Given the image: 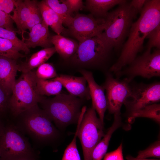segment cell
I'll return each instance as SVG.
<instances>
[{"instance_id":"obj_13","label":"cell","mask_w":160,"mask_h":160,"mask_svg":"<svg viewBox=\"0 0 160 160\" xmlns=\"http://www.w3.org/2000/svg\"><path fill=\"white\" fill-rule=\"evenodd\" d=\"M79 72L87 81L92 100V107L97 112L99 118L104 124L105 113L107 109L105 90L102 86L96 82L91 72L84 69H80Z\"/></svg>"},{"instance_id":"obj_33","label":"cell","mask_w":160,"mask_h":160,"mask_svg":"<svg viewBox=\"0 0 160 160\" xmlns=\"http://www.w3.org/2000/svg\"><path fill=\"white\" fill-rule=\"evenodd\" d=\"M10 95L0 85V118L4 117L9 111V101Z\"/></svg>"},{"instance_id":"obj_26","label":"cell","mask_w":160,"mask_h":160,"mask_svg":"<svg viewBox=\"0 0 160 160\" xmlns=\"http://www.w3.org/2000/svg\"><path fill=\"white\" fill-rule=\"evenodd\" d=\"M0 56L17 60L25 56L20 52L17 49L9 40L0 37Z\"/></svg>"},{"instance_id":"obj_15","label":"cell","mask_w":160,"mask_h":160,"mask_svg":"<svg viewBox=\"0 0 160 160\" xmlns=\"http://www.w3.org/2000/svg\"><path fill=\"white\" fill-rule=\"evenodd\" d=\"M18 68L16 60L0 56V85L10 96L16 80Z\"/></svg>"},{"instance_id":"obj_12","label":"cell","mask_w":160,"mask_h":160,"mask_svg":"<svg viewBox=\"0 0 160 160\" xmlns=\"http://www.w3.org/2000/svg\"><path fill=\"white\" fill-rule=\"evenodd\" d=\"M105 23V19L96 18L91 14H77L68 28L71 34L80 43L103 33Z\"/></svg>"},{"instance_id":"obj_18","label":"cell","mask_w":160,"mask_h":160,"mask_svg":"<svg viewBox=\"0 0 160 160\" xmlns=\"http://www.w3.org/2000/svg\"><path fill=\"white\" fill-rule=\"evenodd\" d=\"M56 52L54 47L45 48L33 53L24 62L18 64V71L26 73L45 63Z\"/></svg>"},{"instance_id":"obj_23","label":"cell","mask_w":160,"mask_h":160,"mask_svg":"<svg viewBox=\"0 0 160 160\" xmlns=\"http://www.w3.org/2000/svg\"><path fill=\"white\" fill-rule=\"evenodd\" d=\"M36 88L41 95H56L61 93L63 86L59 81L53 79L43 80L36 78Z\"/></svg>"},{"instance_id":"obj_19","label":"cell","mask_w":160,"mask_h":160,"mask_svg":"<svg viewBox=\"0 0 160 160\" xmlns=\"http://www.w3.org/2000/svg\"><path fill=\"white\" fill-rule=\"evenodd\" d=\"M127 1L125 0H87L86 1L85 7L95 17L105 19L110 9Z\"/></svg>"},{"instance_id":"obj_6","label":"cell","mask_w":160,"mask_h":160,"mask_svg":"<svg viewBox=\"0 0 160 160\" xmlns=\"http://www.w3.org/2000/svg\"><path fill=\"white\" fill-rule=\"evenodd\" d=\"M113 47L102 33L79 43L76 53L70 58L73 64L89 68L103 69Z\"/></svg>"},{"instance_id":"obj_10","label":"cell","mask_w":160,"mask_h":160,"mask_svg":"<svg viewBox=\"0 0 160 160\" xmlns=\"http://www.w3.org/2000/svg\"><path fill=\"white\" fill-rule=\"evenodd\" d=\"M130 83L127 78H115L110 72H106L102 86L106 92L107 109L110 113L120 115L122 106L130 95Z\"/></svg>"},{"instance_id":"obj_32","label":"cell","mask_w":160,"mask_h":160,"mask_svg":"<svg viewBox=\"0 0 160 160\" xmlns=\"http://www.w3.org/2000/svg\"><path fill=\"white\" fill-rule=\"evenodd\" d=\"M148 39L147 49L151 50L153 47L160 49V24L152 30L147 35Z\"/></svg>"},{"instance_id":"obj_36","label":"cell","mask_w":160,"mask_h":160,"mask_svg":"<svg viewBox=\"0 0 160 160\" xmlns=\"http://www.w3.org/2000/svg\"><path fill=\"white\" fill-rule=\"evenodd\" d=\"M16 0H0V10L8 14L13 12L15 7Z\"/></svg>"},{"instance_id":"obj_40","label":"cell","mask_w":160,"mask_h":160,"mask_svg":"<svg viewBox=\"0 0 160 160\" xmlns=\"http://www.w3.org/2000/svg\"><path fill=\"white\" fill-rule=\"evenodd\" d=\"M126 158L127 160H160V159H140L137 158H135L131 155H128L127 156Z\"/></svg>"},{"instance_id":"obj_31","label":"cell","mask_w":160,"mask_h":160,"mask_svg":"<svg viewBox=\"0 0 160 160\" xmlns=\"http://www.w3.org/2000/svg\"><path fill=\"white\" fill-rule=\"evenodd\" d=\"M153 157L160 158V141L159 140L155 142L147 148L140 151L138 153L136 158L140 159H146Z\"/></svg>"},{"instance_id":"obj_2","label":"cell","mask_w":160,"mask_h":160,"mask_svg":"<svg viewBox=\"0 0 160 160\" xmlns=\"http://www.w3.org/2000/svg\"><path fill=\"white\" fill-rule=\"evenodd\" d=\"M12 121L36 145H51L60 136L58 130L38 104L21 113Z\"/></svg>"},{"instance_id":"obj_7","label":"cell","mask_w":160,"mask_h":160,"mask_svg":"<svg viewBox=\"0 0 160 160\" xmlns=\"http://www.w3.org/2000/svg\"><path fill=\"white\" fill-rule=\"evenodd\" d=\"M35 71L22 73L16 80L9 101V111L14 119L46 98L38 93Z\"/></svg>"},{"instance_id":"obj_20","label":"cell","mask_w":160,"mask_h":160,"mask_svg":"<svg viewBox=\"0 0 160 160\" xmlns=\"http://www.w3.org/2000/svg\"><path fill=\"white\" fill-rule=\"evenodd\" d=\"M51 41L57 52L62 58H71L76 52L79 44L75 40L56 34L51 36Z\"/></svg>"},{"instance_id":"obj_41","label":"cell","mask_w":160,"mask_h":160,"mask_svg":"<svg viewBox=\"0 0 160 160\" xmlns=\"http://www.w3.org/2000/svg\"><path fill=\"white\" fill-rule=\"evenodd\" d=\"M36 160H39V159H36Z\"/></svg>"},{"instance_id":"obj_25","label":"cell","mask_w":160,"mask_h":160,"mask_svg":"<svg viewBox=\"0 0 160 160\" xmlns=\"http://www.w3.org/2000/svg\"><path fill=\"white\" fill-rule=\"evenodd\" d=\"M129 118L137 117L150 118L159 124L160 123V104L155 103L147 105L129 113Z\"/></svg>"},{"instance_id":"obj_9","label":"cell","mask_w":160,"mask_h":160,"mask_svg":"<svg viewBox=\"0 0 160 160\" xmlns=\"http://www.w3.org/2000/svg\"><path fill=\"white\" fill-rule=\"evenodd\" d=\"M127 68L116 73L117 78L125 76L130 82L137 76L150 79L160 76V50L147 49L136 57Z\"/></svg>"},{"instance_id":"obj_11","label":"cell","mask_w":160,"mask_h":160,"mask_svg":"<svg viewBox=\"0 0 160 160\" xmlns=\"http://www.w3.org/2000/svg\"><path fill=\"white\" fill-rule=\"evenodd\" d=\"M131 92L124 104L130 113L160 101V82L131 84Z\"/></svg>"},{"instance_id":"obj_24","label":"cell","mask_w":160,"mask_h":160,"mask_svg":"<svg viewBox=\"0 0 160 160\" xmlns=\"http://www.w3.org/2000/svg\"><path fill=\"white\" fill-rule=\"evenodd\" d=\"M47 4L58 15L63 24L68 28L73 17L71 14L65 0H45Z\"/></svg>"},{"instance_id":"obj_39","label":"cell","mask_w":160,"mask_h":160,"mask_svg":"<svg viewBox=\"0 0 160 160\" xmlns=\"http://www.w3.org/2000/svg\"><path fill=\"white\" fill-rule=\"evenodd\" d=\"M6 122L2 119L0 118V136L3 133L5 127Z\"/></svg>"},{"instance_id":"obj_35","label":"cell","mask_w":160,"mask_h":160,"mask_svg":"<svg viewBox=\"0 0 160 160\" xmlns=\"http://www.w3.org/2000/svg\"><path fill=\"white\" fill-rule=\"evenodd\" d=\"M103 160H124L122 144L121 143L116 150L106 153Z\"/></svg>"},{"instance_id":"obj_4","label":"cell","mask_w":160,"mask_h":160,"mask_svg":"<svg viewBox=\"0 0 160 160\" xmlns=\"http://www.w3.org/2000/svg\"><path fill=\"white\" fill-rule=\"evenodd\" d=\"M39 152L33 147L29 138L7 120L0 136V160H36Z\"/></svg>"},{"instance_id":"obj_1","label":"cell","mask_w":160,"mask_h":160,"mask_svg":"<svg viewBox=\"0 0 160 160\" xmlns=\"http://www.w3.org/2000/svg\"><path fill=\"white\" fill-rule=\"evenodd\" d=\"M140 13L138 19L132 25L119 58L110 68V72L116 73L121 71L142 51L147 35L160 24V0H147Z\"/></svg>"},{"instance_id":"obj_14","label":"cell","mask_w":160,"mask_h":160,"mask_svg":"<svg viewBox=\"0 0 160 160\" xmlns=\"http://www.w3.org/2000/svg\"><path fill=\"white\" fill-rule=\"evenodd\" d=\"M54 79L60 82L67 90L69 94L81 99H91L87 81L83 76H76L61 74Z\"/></svg>"},{"instance_id":"obj_28","label":"cell","mask_w":160,"mask_h":160,"mask_svg":"<svg viewBox=\"0 0 160 160\" xmlns=\"http://www.w3.org/2000/svg\"><path fill=\"white\" fill-rule=\"evenodd\" d=\"M35 73L37 78L45 80L53 79L58 76L54 66L49 63H45L40 65Z\"/></svg>"},{"instance_id":"obj_5","label":"cell","mask_w":160,"mask_h":160,"mask_svg":"<svg viewBox=\"0 0 160 160\" xmlns=\"http://www.w3.org/2000/svg\"><path fill=\"white\" fill-rule=\"evenodd\" d=\"M137 13L127 1L108 12L102 34L113 48L117 49L122 46Z\"/></svg>"},{"instance_id":"obj_30","label":"cell","mask_w":160,"mask_h":160,"mask_svg":"<svg viewBox=\"0 0 160 160\" xmlns=\"http://www.w3.org/2000/svg\"><path fill=\"white\" fill-rule=\"evenodd\" d=\"M78 130L77 127L73 140L65 150L62 160H81L76 145Z\"/></svg>"},{"instance_id":"obj_38","label":"cell","mask_w":160,"mask_h":160,"mask_svg":"<svg viewBox=\"0 0 160 160\" xmlns=\"http://www.w3.org/2000/svg\"><path fill=\"white\" fill-rule=\"evenodd\" d=\"M147 1V0H133L130 4L137 13L140 12Z\"/></svg>"},{"instance_id":"obj_22","label":"cell","mask_w":160,"mask_h":160,"mask_svg":"<svg viewBox=\"0 0 160 160\" xmlns=\"http://www.w3.org/2000/svg\"><path fill=\"white\" fill-rule=\"evenodd\" d=\"M120 115H114V119L112 126L106 134L95 148L92 155V160H102L106 154L110 140L113 132L121 125Z\"/></svg>"},{"instance_id":"obj_29","label":"cell","mask_w":160,"mask_h":160,"mask_svg":"<svg viewBox=\"0 0 160 160\" xmlns=\"http://www.w3.org/2000/svg\"><path fill=\"white\" fill-rule=\"evenodd\" d=\"M38 1L33 0L31 15L30 17L26 22L24 28V33L26 30L29 31L35 25L40 23L43 21L40 12L38 5Z\"/></svg>"},{"instance_id":"obj_3","label":"cell","mask_w":160,"mask_h":160,"mask_svg":"<svg viewBox=\"0 0 160 160\" xmlns=\"http://www.w3.org/2000/svg\"><path fill=\"white\" fill-rule=\"evenodd\" d=\"M39 103L57 128L63 129L77 123L83 103L82 99L61 93L52 98L46 97Z\"/></svg>"},{"instance_id":"obj_37","label":"cell","mask_w":160,"mask_h":160,"mask_svg":"<svg viewBox=\"0 0 160 160\" xmlns=\"http://www.w3.org/2000/svg\"><path fill=\"white\" fill-rule=\"evenodd\" d=\"M65 1L71 15L73 12L82 9L84 6L81 0H65Z\"/></svg>"},{"instance_id":"obj_16","label":"cell","mask_w":160,"mask_h":160,"mask_svg":"<svg viewBox=\"0 0 160 160\" xmlns=\"http://www.w3.org/2000/svg\"><path fill=\"white\" fill-rule=\"evenodd\" d=\"M48 27L43 20L34 26L29 31V38L24 40L27 47L29 49L38 46L44 48L52 47Z\"/></svg>"},{"instance_id":"obj_21","label":"cell","mask_w":160,"mask_h":160,"mask_svg":"<svg viewBox=\"0 0 160 160\" xmlns=\"http://www.w3.org/2000/svg\"><path fill=\"white\" fill-rule=\"evenodd\" d=\"M43 20L51 27L56 34L60 35L65 31L61 19L56 13L46 3L44 0L38 2Z\"/></svg>"},{"instance_id":"obj_34","label":"cell","mask_w":160,"mask_h":160,"mask_svg":"<svg viewBox=\"0 0 160 160\" xmlns=\"http://www.w3.org/2000/svg\"><path fill=\"white\" fill-rule=\"evenodd\" d=\"M14 23L10 17V14H7L0 10V27L16 32Z\"/></svg>"},{"instance_id":"obj_8","label":"cell","mask_w":160,"mask_h":160,"mask_svg":"<svg viewBox=\"0 0 160 160\" xmlns=\"http://www.w3.org/2000/svg\"><path fill=\"white\" fill-rule=\"evenodd\" d=\"M77 137L81 145L84 160H92L93 151L105 135L104 124L92 106L83 107L77 123Z\"/></svg>"},{"instance_id":"obj_17","label":"cell","mask_w":160,"mask_h":160,"mask_svg":"<svg viewBox=\"0 0 160 160\" xmlns=\"http://www.w3.org/2000/svg\"><path fill=\"white\" fill-rule=\"evenodd\" d=\"M33 0H17L12 15L10 16L21 33L22 40L24 41L23 28L29 19L31 13Z\"/></svg>"},{"instance_id":"obj_27","label":"cell","mask_w":160,"mask_h":160,"mask_svg":"<svg viewBox=\"0 0 160 160\" xmlns=\"http://www.w3.org/2000/svg\"><path fill=\"white\" fill-rule=\"evenodd\" d=\"M16 32L12 31L0 27V37L10 41L19 51H22L25 54H29L30 49L26 45L24 41L17 36Z\"/></svg>"}]
</instances>
